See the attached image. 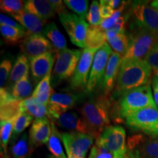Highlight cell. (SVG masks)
<instances>
[{"label":"cell","mask_w":158,"mask_h":158,"mask_svg":"<svg viewBox=\"0 0 158 158\" xmlns=\"http://www.w3.org/2000/svg\"><path fill=\"white\" fill-rule=\"evenodd\" d=\"M1 158H10L7 154H1Z\"/></svg>","instance_id":"cell-48"},{"label":"cell","mask_w":158,"mask_h":158,"mask_svg":"<svg viewBox=\"0 0 158 158\" xmlns=\"http://www.w3.org/2000/svg\"><path fill=\"white\" fill-rule=\"evenodd\" d=\"M86 95L77 92H62L54 93L51 95L48 106V118L54 121L67 110L74 107Z\"/></svg>","instance_id":"cell-12"},{"label":"cell","mask_w":158,"mask_h":158,"mask_svg":"<svg viewBox=\"0 0 158 158\" xmlns=\"http://www.w3.org/2000/svg\"><path fill=\"white\" fill-rule=\"evenodd\" d=\"M81 50L65 48L56 52V64L51 74V85L59 86L61 83L73 76L82 54Z\"/></svg>","instance_id":"cell-5"},{"label":"cell","mask_w":158,"mask_h":158,"mask_svg":"<svg viewBox=\"0 0 158 158\" xmlns=\"http://www.w3.org/2000/svg\"><path fill=\"white\" fill-rule=\"evenodd\" d=\"M108 45L114 52L124 56L129 45V37L125 31L122 32H115L107 30L106 31Z\"/></svg>","instance_id":"cell-23"},{"label":"cell","mask_w":158,"mask_h":158,"mask_svg":"<svg viewBox=\"0 0 158 158\" xmlns=\"http://www.w3.org/2000/svg\"><path fill=\"white\" fill-rule=\"evenodd\" d=\"M59 21L70 37L73 44L80 48H86V38L89 28L84 19L70 12L59 15Z\"/></svg>","instance_id":"cell-8"},{"label":"cell","mask_w":158,"mask_h":158,"mask_svg":"<svg viewBox=\"0 0 158 158\" xmlns=\"http://www.w3.org/2000/svg\"><path fill=\"white\" fill-rule=\"evenodd\" d=\"M156 106L149 84L126 92L120 97L118 111L120 117L127 118L143 108Z\"/></svg>","instance_id":"cell-4"},{"label":"cell","mask_w":158,"mask_h":158,"mask_svg":"<svg viewBox=\"0 0 158 158\" xmlns=\"http://www.w3.org/2000/svg\"><path fill=\"white\" fill-rule=\"evenodd\" d=\"M56 52L47 53L29 60L31 80L37 85L45 76L51 73L55 61Z\"/></svg>","instance_id":"cell-17"},{"label":"cell","mask_w":158,"mask_h":158,"mask_svg":"<svg viewBox=\"0 0 158 158\" xmlns=\"http://www.w3.org/2000/svg\"><path fill=\"white\" fill-rule=\"evenodd\" d=\"M12 16L21 23L28 35H42L46 26L47 21L29 13L25 9Z\"/></svg>","instance_id":"cell-20"},{"label":"cell","mask_w":158,"mask_h":158,"mask_svg":"<svg viewBox=\"0 0 158 158\" xmlns=\"http://www.w3.org/2000/svg\"><path fill=\"white\" fill-rule=\"evenodd\" d=\"M124 24H125V19H124V17H121L117 21H116L115 24H114L111 28L108 29V30L115 31V32H122V31H125V29H124Z\"/></svg>","instance_id":"cell-46"},{"label":"cell","mask_w":158,"mask_h":158,"mask_svg":"<svg viewBox=\"0 0 158 158\" xmlns=\"http://www.w3.org/2000/svg\"><path fill=\"white\" fill-rule=\"evenodd\" d=\"M94 138L90 134L62 133V139L68 158H86Z\"/></svg>","instance_id":"cell-10"},{"label":"cell","mask_w":158,"mask_h":158,"mask_svg":"<svg viewBox=\"0 0 158 158\" xmlns=\"http://www.w3.org/2000/svg\"><path fill=\"white\" fill-rule=\"evenodd\" d=\"M43 35L49 40L56 52L67 48V43L64 37L55 23L51 22L45 27Z\"/></svg>","instance_id":"cell-28"},{"label":"cell","mask_w":158,"mask_h":158,"mask_svg":"<svg viewBox=\"0 0 158 158\" xmlns=\"http://www.w3.org/2000/svg\"><path fill=\"white\" fill-rule=\"evenodd\" d=\"M132 15L134 19L133 24L158 35L157 10L143 2H138L133 4Z\"/></svg>","instance_id":"cell-13"},{"label":"cell","mask_w":158,"mask_h":158,"mask_svg":"<svg viewBox=\"0 0 158 158\" xmlns=\"http://www.w3.org/2000/svg\"><path fill=\"white\" fill-rule=\"evenodd\" d=\"M110 109L111 102L105 94L90 98L81 108V116L95 138L109 127Z\"/></svg>","instance_id":"cell-2"},{"label":"cell","mask_w":158,"mask_h":158,"mask_svg":"<svg viewBox=\"0 0 158 158\" xmlns=\"http://www.w3.org/2000/svg\"><path fill=\"white\" fill-rule=\"evenodd\" d=\"M29 68H30V64H29L28 57L23 54L19 55L15 59L6 88L11 92L12 88L15 83L21 80L26 74L29 72Z\"/></svg>","instance_id":"cell-22"},{"label":"cell","mask_w":158,"mask_h":158,"mask_svg":"<svg viewBox=\"0 0 158 158\" xmlns=\"http://www.w3.org/2000/svg\"><path fill=\"white\" fill-rule=\"evenodd\" d=\"M126 119L127 127L135 132H141L150 137L158 138V108L149 106L138 110Z\"/></svg>","instance_id":"cell-6"},{"label":"cell","mask_w":158,"mask_h":158,"mask_svg":"<svg viewBox=\"0 0 158 158\" xmlns=\"http://www.w3.org/2000/svg\"><path fill=\"white\" fill-rule=\"evenodd\" d=\"M155 75H157V76H158V73H155Z\"/></svg>","instance_id":"cell-51"},{"label":"cell","mask_w":158,"mask_h":158,"mask_svg":"<svg viewBox=\"0 0 158 158\" xmlns=\"http://www.w3.org/2000/svg\"><path fill=\"white\" fill-rule=\"evenodd\" d=\"M52 122L70 133H79L92 135L89 127L81 116L80 117L76 112H68V113L63 114L59 118L52 121Z\"/></svg>","instance_id":"cell-19"},{"label":"cell","mask_w":158,"mask_h":158,"mask_svg":"<svg viewBox=\"0 0 158 158\" xmlns=\"http://www.w3.org/2000/svg\"><path fill=\"white\" fill-rule=\"evenodd\" d=\"M152 69L145 59L122 60L114 93L121 97L126 92L150 84Z\"/></svg>","instance_id":"cell-1"},{"label":"cell","mask_w":158,"mask_h":158,"mask_svg":"<svg viewBox=\"0 0 158 158\" xmlns=\"http://www.w3.org/2000/svg\"><path fill=\"white\" fill-rule=\"evenodd\" d=\"M155 73H158V71L157 72H155Z\"/></svg>","instance_id":"cell-50"},{"label":"cell","mask_w":158,"mask_h":158,"mask_svg":"<svg viewBox=\"0 0 158 158\" xmlns=\"http://www.w3.org/2000/svg\"><path fill=\"white\" fill-rule=\"evenodd\" d=\"M53 94L54 92L51 86V74L50 73L37 85L31 97L48 107L50 98Z\"/></svg>","instance_id":"cell-26"},{"label":"cell","mask_w":158,"mask_h":158,"mask_svg":"<svg viewBox=\"0 0 158 158\" xmlns=\"http://www.w3.org/2000/svg\"><path fill=\"white\" fill-rule=\"evenodd\" d=\"M89 158H115L110 152L103 144L96 141L92 146Z\"/></svg>","instance_id":"cell-38"},{"label":"cell","mask_w":158,"mask_h":158,"mask_svg":"<svg viewBox=\"0 0 158 158\" xmlns=\"http://www.w3.org/2000/svg\"><path fill=\"white\" fill-rule=\"evenodd\" d=\"M86 20L91 26H100L102 22V18L100 15V3L98 1H93L86 16Z\"/></svg>","instance_id":"cell-37"},{"label":"cell","mask_w":158,"mask_h":158,"mask_svg":"<svg viewBox=\"0 0 158 158\" xmlns=\"http://www.w3.org/2000/svg\"><path fill=\"white\" fill-rule=\"evenodd\" d=\"M96 141L103 144L115 158H131L127 154L125 130L121 126H109Z\"/></svg>","instance_id":"cell-7"},{"label":"cell","mask_w":158,"mask_h":158,"mask_svg":"<svg viewBox=\"0 0 158 158\" xmlns=\"http://www.w3.org/2000/svg\"><path fill=\"white\" fill-rule=\"evenodd\" d=\"M98 50L85 48L77 65L76 70L70 79V87L76 91L86 89L89 80V75L92 68L94 55Z\"/></svg>","instance_id":"cell-14"},{"label":"cell","mask_w":158,"mask_h":158,"mask_svg":"<svg viewBox=\"0 0 158 158\" xmlns=\"http://www.w3.org/2000/svg\"><path fill=\"white\" fill-rule=\"evenodd\" d=\"M0 32L4 40L9 44H16L28 36L27 31L23 28L8 26H0Z\"/></svg>","instance_id":"cell-31"},{"label":"cell","mask_w":158,"mask_h":158,"mask_svg":"<svg viewBox=\"0 0 158 158\" xmlns=\"http://www.w3.org/2000/svg\"><path fill=\"white\" fill-rule=\"evenodd\" d=\"M100 11L102 19H107L114 14V10L108 5V0H102L100 2Z\"/></svg>","instance_id":"cell-42"},{"label":"cell","mask_w":158,"mask_h":158,"mask_svg":"<svg viewBox=\"0 0 158 158\" xmlns=\"http://www.w3.org/2000/svg\"><path fill=\"white\" fill-rule=\"evenodd\" d=\"M64 5L81 19H86L88 14L89 1L87 0H65Z\"/></svg>","instance_id":"cell-35"},{"label":"cell","mask_w":158,"mask_h":158,"mask_svg":"<svg viewBox=\"0 0 158 158\" xmlns=\"http://www.w3.org/2000/svg\"><path fill=\"white\" fill-rule=\"evenodd\" d=\"M21 108L22 113H27L36 118L48 117V107L31 97L21 100Z\"/></svg>","instance_id":"cell-25"},{"label":"cell","mask_w":158,"mask_h":158,"mask_svg":"<svg viewBox=\"0 0 158 158\" xmlns=\"http://www.w3.org/2000/svg\"><path fill=\"white\" fill-rule=\"evenodd\" d=\"M51 133V122L48 117L36 118L29 132L31 152L48 143Z\"/></svg>","instance_id":"cell-16"},{"label":"cell","mask_w":158,"mask_h":158,"mask_svg":"<svg viewBox=\"0 0 158 158\" xmlns=\"http://www.w3.org/2000/svg\"><path fill=\"white\" fill-rule=\"evenodd\" d=\"M127 146L131 158H158V138L137 134L129 138Z\"/></svg>","instance_id":"cell-11"},{"label":"cell","mask_w":158,"mask_h":158,"mask_svg":"<svg viewBox=\"0 0 158 158\" xmlns=\"http://www.w3.org/2000/svg\"><path fill=\"white\" fill-rule=\"evenodd\" d=\"M107 37L106 31L100 26H89L86 38V48L98 50L106 43Z\"/></svg>","instance_id":"cell-27"},{"label":"cell","mask_w":158,"mask_h":158,"mask_svg":"<svg viewBox=\"0 0 158 158\" xmlns=\"http://www.w3.org/2000/svg\"><path fill=\"white\" fill-rule=\"evenodd\" d=\"M112 53L113 52L111 48L107 43H105L96 52L92 62L87 85H86V92L87 93H91L94 92L97 88L101 86L106 67Z\"/></svg>","instance_id":"cell-9"},{"label":"cell","mask_w":158,"mask_h":158,"mask_svg":"<svg viewBox=\"0 0 158 158\" xmlns=\"http://www.w3.org/2000/svg\"><path fill=\"white\" fill-rule=\"evenodd\" d=\"M62 133L57 129L56 124L51 122V133L46 143L51 155L54 158H68L62 147Z\"/></svg>","instance_id":"cell-24"},{"label":"cell","mask_w":158,"mask_h":158,"mask_svg":"<svg viewBox=\"0 0 158 158\" xmlns=\"http://www.w3.org/2000/svg\"><path fill=\"white\" fill-rule=\"evenodd\" d=\"M47 158H54V157H53V156H51V155H48V157H47Z\"/></svg>","instance_id":"cell-49"},{"label":"cell","mask_w":158,"mask_h":158,"mask_svg":"<svg viewBox=\"0 0 158 158\" xmlns=\"http://www.w3.org/2000/svg\"><path fill=\"white\" fill-rule=\"evenodd\" d=\"M49 2L54 7L55 12L58 13L59 15L62 13H64V12H67L64 3H63V2L61 1V0H50Z\"/></svg>","instance_id":"cell-44"},{"label":"cell","mask_w":158,"mask_h":158,"mask_svg":"<svg viewBox=\"0 0 158 158\" xmlns=\"http://www.w3.org/2000/svg\"><path fill=\"white\" fill-rule=\"evenodd\" d=\"M21 102V100L15 99L12 101L1 105V109H0V119H1V121L15 119L20 114L22 113Z\"/></svg>","instance_id":"cell-32"},{"label":"cell","mask_w":158,"mask_h":158,"mask_svg":"<svg viewBox=\"0 0 158 158\" xmlns=\"http://www.w3.org/2000/svg\"><path fill=\"white\" fill-rule=\"evenodd\" d=\"M21 48L29 60L47 53L56 52L50 41L42 35H28L21 42Z\"/></svg>","instance_id":"cell-15"},{"label":"cell","mask_w":158,"mask_h":158,"mask_svg":"<svg viewBox=\"0 0 158 158\" xmlns=\"http://www.w3.org/2000/svg\"><path fill=\"white\" fill-rule=\"evenodd\" d=\"M33 121V117L27 113H21L18 117L15 118L14 124H13V133L10 141V145L13 146L21 135L24 133L26 128H27L30 125Z\"/></svg>","instance_id":"cell-30"},{"label":"cell","mask_w":158,"mask_h":158,"mask_svg":"<svg viewBox=\"0 0 158 158\" xmlns=\"http://www.w3.org/2000/svg\"><path fill=\"white\" fill-rule=\"evenodd\" d=\"M150 5H151L152 7H154V8H155L156 10H158V0H157V1L152 2L150 3Z\"/></svg>","instance_id":"cell-47"},{"label":"cell","mask_w":158,"mask_h":158,"mask_svg":"<svg viewBox=\"0 0 158 158\" xmlns=\"http://www.w3.org/2000/svg\"><path fill=\"white\" fill-rule=\"evenodd\" d=\"M0 26H8V27H12L23 28L22 26L15 22L14 20L4 14H1V15H0Z\"/></svg>","instance_id":"cell-43"},{"label":"cell","mask_w":158,"mask_h":158,"mask_svg":"<svg viewBox=\"0 0 158 158\" xmlns=\"http://www.w3.org/2000/svg\"><path fill=\"white\" fill-rule=\"evenodd\" d=\"M152 87L154 100H155L156 106L158 108V76L155 74L152 78Z\"/></svg>","instance_id":"cell-45"},{"label":"cell","mask_w":158,"mask_h":158,"mask_svg":"<svg viewBox=\"0 0 158 158\" xmlns=\"http://www.w3.org/2000/svg\"><path fill=\"white\" fill-rule=\"evenodd\" d=\"M145 60L150 65L152 70L155 72L158 71V43L152 49L151 51L148 54Z\"/></svg>","instance_id":"cell-41"},{"label":"cell","mask_w":158,"mask_h":158,"mask_svg":"<svg viewBox=\"0 0 158 158\" xmlns=\"http://www.w3.org/2000/svg\"><path fill=\"white\" fill-rule=\"evenodd\" d=\"M122 60L123 56L117 53L113 52L110 55L100 86L103 91V94L106 95H108L116 86Z\"/></svg>","instance_id":"cell-18"},{"label":"cell","mask_w":158,"mask_h":158,"mask_svg":"<svg viewBox=\"0 0 158 158\" xmlns=\"http://www.w3.org/2000/svg\"><path fill=\"white\" fill-rule=\"evenodd\" d=\"M33 86L34 85L31 84L29 73H28L13 86L11 89L12 95L20 100L31 98L33 94Z\"/></svg>","instance_id":"cell-29"},{"label":"cell","mask_w":158,"mask_h":158,"mask_svg":"<svg viewBox=\"0 0 158 158\" xmlns=\"http://www.w3.org/2000/svg\"><path fill=\"white\" fill-rule=\"evenodd\" d=\"M31 152L28 135L24 132L19 139L12 146V155L13 158H30L29 155Z\"/></svg>","instance_id":"cell-33"},{"label":"cell","mask_w":158,"mask_h":158,"mask_svg":"<svg viewBox=\"0 0 158 158\" xmlns=\"http://www.w3.org/2000/svg\"><path fill=\"white\" fill-rule=\"evenodd\" d=\"M12 68V61L10 59H4L0 65V85L1 88L4 87L6 81L8 80L10 75Z\"/></svg>","instance_id":"cell-39"},{"label":"cell","mask_w":158,"mask_h":158,"mask_svg":"<svg viewBox=\"0 0 158 158\" xmlns=\"http://www.w3.org/2000/svg\"><path fill=\"white\" fill-rule=\"evenodd\" d=\"M0 8L4 13L13 15L24 9V2L20 0H2L0 2Z\"/></svg>","instance_id":"cell-36"},{"label":"cell","mask_w":158,"mask_h":158,"mask_svg":"<svg viewBox=\"0 0 158 158\" xmlns=\"http://www.w3.org/2000/svg\"><path fill=\"white\" fill-rule=\"evenodd\" d=\"M124 7H121L120 9L116 10L114 11V14L112 15L110 18H108V19L102 20V22L100 25V28L102 29L105 31L108 30V29L111 28V27L116 23V21H117L118 20L122 17L121 16L122 11V10L124 9Z\"/></svg>","instance_id":"cell-40"},{"label":"cell","mask_w":158,"mask_h":158,"mask_svg":"<svg viewBox=\"0 0 158 158\" xmlns=\"http://www.w3.org/2000/svg\"><path fill=\"white\" fill-rule=\"evenodd\" d=\"M24 9L45 21L54 17L56 13L50 2L45 0L24 1Z\"/></svg>","instance_id":"cell-21"},{"label":"cell","mask_w":158,"mask_h":158,"mask_svg":"<svg viewBox=\"0 0 158 158\" xmlns=\"http://www.w3.org/2000/svg\"><path fill=\"white\" fill-rule=\"evenodd\" d=\"M15 120L10 119L7 121H1L0 122L1 154H7V146L10 141Z\"/></svg>","instance_id":"cell-34"},{"label":"cell","mask_w":158,"mask_h":158,"mask_svg":"<svg viewBox=\"0 0 158 158\" xmlns=\"http://www.w3.org/2000/svg\"><path fill=\"white\" fill-rule=\"evenodd\" d=\"M129 45L123 60L145 59L148 54L158 43V35L135 24L131 27Z\"/></svg>","instance_id":"cell-3"}]
</instances>
